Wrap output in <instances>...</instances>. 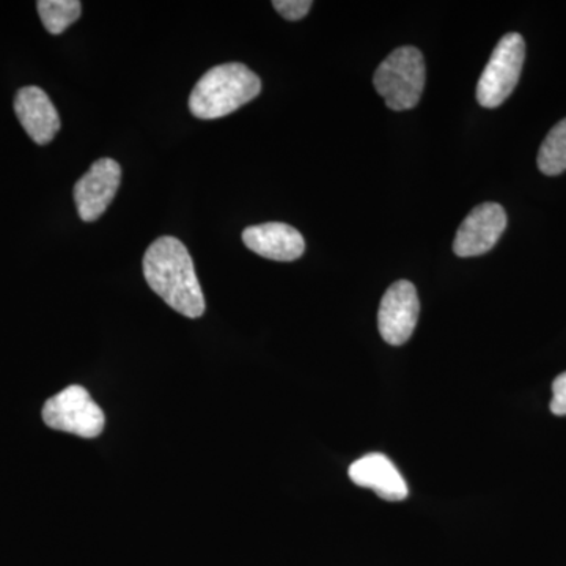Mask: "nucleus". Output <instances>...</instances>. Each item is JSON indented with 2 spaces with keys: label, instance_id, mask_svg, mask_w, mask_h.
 Masks as SVG:
<instances>
[{
  "label": "nucleus",
  "instance_id": "14",
  "mask_svg": "<svg viewBox=\"0 0 566 566\" xmlns=\"http://www.w3.org/2000/svg\"><path fill=\"white\" fill-rule=\"evenodd\" d=\"M314 3L311 0H274L273 7L281 17L289 21H300L307 17Z\"/></svg>",
  "mask_w": 566,
  "mask_h": 566
},
{
  "label": "nucleus",
  "instance_id": "1",
  "mask_svg": "<svg viewBox=\"0 0 566 566\" xmlns=\"http://www.w3.org/2000/svg\"><path fill=\"white\" fill-rule=\"evenodd\" d=\"M145 281L153 292L188 318L205 314V296L188 249L174 237H163L147 249L144 256Z\"/></svg>",
  "mask_w": 566,
  "mask_h": 566
},
{
  "label": "nucleus",
  "instance_id": "12",
  "mask_svg": "<svg viewBox=\"0 0 566 566\" xmlns=\"http://www.w3.org/2000/svg\"><path fill=\"white\" fill-rule=\"evenodd\" d=\"M41 22L52 35H61L81 18L80 0H40L36 2Z\"/></svg>",
  "mask_w": 566,
  "mask_h": 566
},
{
  "label": "nucleus",
  "instance_id": "4",
  "mask_svg": "<svg viewBox=\"0 0 566 566\" xmlns=\"http://www.w3.org/2000/svg\"><path fill=\"white\" fill-rule=\"evenodd\" d=\"M526 59V41L520 33H506L491 54L476 84V102L486 109H494L512 95Z\"/></svg>",
  "mask_w": 566,
  "mask_h": 566
},
{
  "label": "nucleus",
  "instance_id": "2",
  "mask_svg": "<svg viewBox=\"0 0 566 566\" xmlns=\"http://www.w3.org/2000/svg\"><path fill=\"white\" fill-rule=\"evenodd\" d=\"M262 92V81L243 63H223L208 70L189 96V111L200 120L226 117L251 103Z\"/></svg>",
  "mask_w": 566,
  "mask_h": 566
},
{
  "label": "nucleus",
  "instance_id": "9",
  "mask_svg": "<svg viewBox=\"0 0 566 566\" xmlns=\"http://www.w3.org/2000/svg\"><path fill=\"white\" fill-rule=\"evenodd\" d=\"M243 243L249 251L274 262H294L305 252L303 234L282 222L248 227L243 232Z\"/></svg>",
  "mask_w": 566,
  "mask_h": 566
},
{
  "label": "nucleus",
  "instance_id": "8",
  "mask_svg": "<svg viewBox=\"0 0 566 566\" xmlns=\"http://www.w3.org/2000/svg\"><path fill=\"white\" fill-rule=\"evenodd\" d=\"M506 229V212L499 203H482L469 212L453 241L458 256H476L490 252Z\"/></svg>",
  "mask_w": 566,
  "mask_h": 566
},
{
  "label": "nucleus",
  "instance_id": "13",
  "mask_svg": "<svg viewBox=\"0 0 566 566\" xmlns=\"http://www.w3.org/2000/svg\"><path fill=\"white\" fill-rule=\"evenodd\" d=\"M538 169L547 177H556L566 170V118L558 122L538 151Z\"/></svg>",
  "mask_w": 566,
  "mask_h": 566
},
{
  "label": "nucleus",
  "instance_id": "11",
  "mask_svg": "<svg viewBox=\"0 0 566 566\" xmlns=\"http://www.w3.org/2000/svg\"><path fill=\"white\" fill-rule=\"evenodd\" d=\"M349 479L360 488H370L385 501L398 502L408 497V485L392 460L382 453H368L349 465Z\"/></svg>",
  "mask_w": 566,
  "mask_h": 566
},
{
  "label": "nucleus",
  "instance_id": "10",
  "mask_svg": "<svg viewBox=\"0 0 566 566\" xmlns=\"http://www.w3.org/2000/svg\"><path fill=\"white\" fill-rule=\"evenodd\" d=\"M14 112L22 128L35 144L48 145L61 132V117L46 92L35 85L21 88L14 98Z\"/></svg>",
  "mask_w": 566,
  "mask_h": 566
},
{
  "label": "nucleus",
  "instance_id": "3",
  "mask_svg": "<svg viewBox=\"0 0 566 566\" xmlns=\"http://www.w3.org/2000/svg\"><path fill=\"white\" fill-rule=\"evenodd\" d=\"M427 81L422 52L403 46L387 55L375 71L374 85L392 111H408L420 102Z\"/></svg>",
  "mask_w": 566,
  "mask_h": 566
},
{
  "label": "nucleus",
  "instance_id": "15",
  "mask_svg": "<svg viewBox=\"0 0 566 566\" xmlns=\"http://www.w3.org/2000/svg\"><path fill=\"white\" fill-rule=\"evenodd\" d=\"M553 394L551 411L554 416H566V371L554 379Z\"/></svg>",
  "mask_w": 566,
  "mask_h": 566
},
{
  "label": "nucleus",
  "instance_id": "7",
  "mask_svg": "<svg viewBox=\"0 0 566 566\" xmlns=\"http://www.w3.org/2000/svg\"><path fill=\"white\" fill-rule=\"evenodd\" d=\"M120 181L122 167L114 159L102 158L92 164L73 191L74 203L82 221L93 222L102 218L115 199Z\"/></svg>",
  "mask_w": 566,
  "mask_h": 566
},
{
  "label": "nucleus",
  "instance_id": "6",
  "mask_svg": "<svg viewBox=\"0 0 566 566\" xmlns=\"http://www.w3.org/2000/svg\"><path fill=\"white\" fill-rule=\"evenodd\" d=\"M420 303L416 286L398 281L387 289L378 312V327L386 344L405 345L411 338L419 319Z\"/></svg>",
  "mask_w": 566,
  "mask_h": 566
},
{
  "label": "nucleus",
  "instance_id": "5",
  "mask_svg": "<svg viewBox=\"0 0 566 566\" xmlns=\"http://www.w3.org/2000/svg\"><path fill=\"white\" fill-rule=\"evenodd\" d=\"M41 416L52 430L84 439L98 438L106 423L103 409L82 386L66 387L61 394L51 397L44 403Z\"/></svg>",
  "mask_w": 566,
  "mask_h": 566
}]
</instances>
